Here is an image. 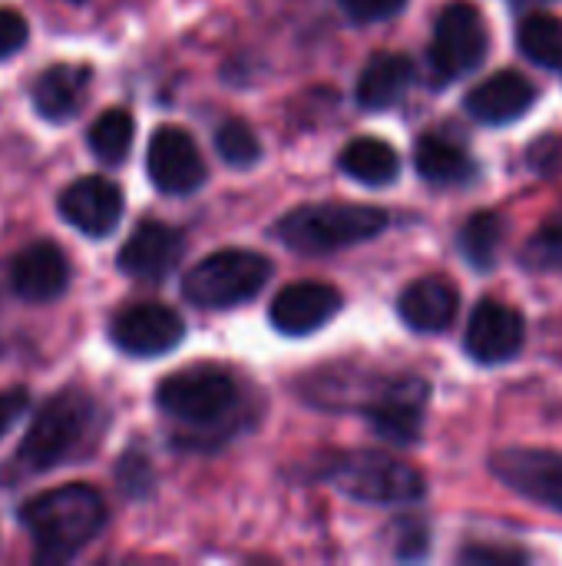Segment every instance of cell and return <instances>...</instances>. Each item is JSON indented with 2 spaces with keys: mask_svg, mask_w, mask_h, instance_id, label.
I'll use <instances>...</instances> for the list:
<instances>
[{
  "mask_svg": "<svg viewBox=\"0 0 562 566\" xmlns=\"http://www.w3.org/2000/svg\"><path fill=\"white\" fill-rule=\"evenodd\" d=\"M20 524L43 560H70L106 527V504L89 484H66L30 497L20 507Z\"/></svg>",
  "mask_w": 562,
  "mask_h": 566,
  "instance_id": "1",
  "label": "cell"
},
{
  "mask_svg": "<svg viewBox=\"0 0 562 566\" xmlns=\"http://www.w3.org/2000/svg\"><path fill=\"white\" fill-rule=\"evenodd\" d=\"M384 226H388V212L378 206L318 202V206H298L288 216H282L275 235L301 255H325L368 242L378 232H384Z\"/></svg>",
  "mask_w": 562,
  "mask_h": 566,
  "instance_id": "2",
  "label": "cell"
},
{
  "mask_svg": "<svg viewBox=\"0 0 562 566\" xmlns=\"http://www.w3.org/2000/svg\"><path fill=\"white\" fill-rule=\"evenodd\" d=\"M96 418V405L83 395V391H60L53 395L33 418L17 461L40 474V471H53L60 464H66L79 444L89 438V424Z\"/></svg>",
  "mask_w": 562,
  "mask_h": 566,
  "instance_id": "3",
  "label": "cell"
},
{
  "mask_svg": "<svg viewBox=\"0 0 562 566\" xmlns=\"http://www.w3.org/2000/svg\"><path fill=\"white\" fill-rule=\"evenodd\" d=\"M325 481L341 494L364 504H411L421 501L427 484L417 468L381 451H344L325 464Z\"/></svg>",
  "mask_w": 562,
  "mask_h": 566,
  "instance_id": "4",
  "label": "cell"
},
{
  "mask_svg": "<svg viewBox=\"0 0 562 566\" xmlns=\"http://www.w3.org/2000/svg\"><path fill=\"white\" fill-rule=\"evenodd\" d=\"M272 279V262L248 249H222L182 279V295L199 308H235L255 298Z\"/></svg>",
  "mask_w": 562,
  "mask_h": 566,
  "instance_id": "5",
  "label": "cell"
},
{
  "mask_svg": "<svg viewBox=\"0 0 562 566\" xmlns=\"http://www.w3.org/2000/svg\"><path fill=\"white\" fill-rule=\"evenodd\" d=\"M156 405L162 415L182 424H219L238 408V385L225 368L215 365H192L182 368L156 388Z\"/></svg>",
  "mask_w": 562,
  "mask_h": 566,
  "instance_id": "6",
  "label": "cell"
},
{
  "mask_svg": "<svg viewBox=\"0 0 562 566\" xmlns=\"http://www.w3.org/2000/svg\"><path fill=\"white\" fill-rule=\"evenodd\" d=\"M487 46H490V30L484 13L467 0H454L441 10L434 23L431 70L441 83L457 80L484 63Z\"/></svg>",
  "mask_w": 562,
  "mask_h": 566,
  "instance_id": "7",
  "label": "cell"
},
{
  "mask_svg": "<svg viewBox=\"0 0 562 566\" xmlns=\"http://www.w3.org/2000/svg\"><path fill=\"white\" fill-rule=\"evenodd\" d=\"M490 471L513 494L562 514V454L543 448H507L497 451Z\"/></svg>",
  "mask_w": 562,
  "mask_h": 566,
  "instance_id": "8",
  "label": "cell"
},
{
  "mask_svg": "<svg viewBox=\"0 0 562 566\" xmlns=\"http://www.w3.org/2000/svg\"><path fill=\"white\" fill-rule=\"evenodd\" d=\"M427 385L414 375L381 381L364 401V415L371 428L391 444H417L424 428Z\"/></svg>",
  "mask_w": 562,
  "mask_h": 566,
  "instance_id": "9",
  "label": "cell"
},
{
  "mask_svg": "<svg viewBox=\"0 0 562 566\" xmlns=\"http://www.w3.org/2000/svg\"><path fill=\"white\" fill-rule=\"evenodd\" d=\"M146 172L149 182L166 196H189L209 176L195 139L179 126H159L152 133L146 149Z\"/></svg>",
  "mask_w": 562,
  "mask_h": 566,
  "instance_id": "10",
  "label": "cell"
},
{
  "mask_svg": "<svg viewBox=\"0 0 562 566\" xmlns=\"http://www.w3.org/2000/svg\"><path fill=\"white\" fill-rule=\"evenodd\" d=\"M109 335L123 355L159 358L182 342L185 322L176 308H169L162 302H136L113 318Z\"/></svg>",
  "mask_w": 562,
  "mask_h": 566,
  "instance_id": "11",
  "label": "cell"
},
{
  "mask_svg": "<svg viewBox=\"0 0 562 566\" xmlns=\"http://www.w3.org/2000/svg\"><path fill=\"white\" fill-rule=\"evenodd\" d=\"M56 206H60V216L73 229H79L89 239H103L119 226L126 199H123V189L113 179H106V176H79L76 182H70L60 192Z\"/></svg>",
  "mask_w": 562,
  "mask_h": 566,
  "instance_id": "12",
  "label": "cell"
},
{
  "mask_svg": "<svg viewBox=\"0 0 562 566\" xmlns=\"http://www.w3.org/2000/svg\"><path fill=\"white\" fill-rule=\"evenodd\" d=\"M182 252H185V239L179 229L146 219L123 242L116 265L123 275L136 282H162L176 272V265L182 262Z\"/></svg>",
  "mask_w": 562,
  "mask_h": 566,
  "instance_id": "13",
  "label": "cell"
},
{
  "mask_svg": "<svg viewBox=\"0 0 562 566\" xmlns=\"http://www.w3.org/2000/svg\"><path fill=\"white\" fill-rule=\"evenodd\" d=\"M527 342V325H523V315L503 302H480L477 312L470 315V325H467V355L480 365H503L510 358L520 355Z\"/></svg>",
  "mask_w": 562,
  "mask_h": 566,
  "instance_id": "14",
  "label": "cell"
},
{
  "mask_svg": "<svg viewBox=\"0 0 562 566\" xmlns=\"http://www.w3.org/2000/svg\"><path fill=\"white\" fill-rule=\"evenodd\" d=\"M341 305H344V298L335 285L298 282L275 295L268 318H272V328H278L282 335H311V332L325 328L341 312Z\"/></svg>",
  "mask_w": 562,
  "mask_h": 566,
  "instance_id": "15",
  "label": "cell"
},
{
  "mask_svg": "<svg viewBox=\"0 0 562 566\" xmlns=\"http://www.w3.org/2000/svg\"><path fill=\"white\" fill-rule=\"evenodd\" d=\"M70 285V265L53 242H30L10 262V289L23 302H53Z\"/></svg>",
  "mask_w": 562,
  "mask_h": 566,
  "instance_id": "16",
  "label": "cell"
},
{
  "mask_svg": "<svg viewBox=\"0 0 562 566\" xmlns=\"http://www.w3.org/2000/svg\"><path fill=\"white\" fill-rule=\"evenodd\" d=\"M537 103V86L517 73V70H500L490 80H484L480 86H474L464 99L467 113L477 123L487 126H507L517 123L530 106Z\"/></svg>",
  "mask_w": 562,
  "mask_h": 566,
  "instance_id": "17",
  "label": "cell"
},
{
  "mask_svg": "<svg viewBox=\"0 0 562 566\" xmlns=\"http://www.w3.org/2000/svg\"><path fill=\"white\" fill-rule=\"evenodd\" d=\"M89 66L83 63H53L50 70H43L33 83V109L40 119L46 123H66L79 113V106L86 103V90H89Z\"/></svg>",
  "mask_w": 562,
  "mask_h": 566,
  "instance_id": "18",
  "label": "cell"
},
{
  "mask_svg": "<svg viewBox=\"0 0 562 566\" xmlns=\"http://www.w3.org/2000/svg\"><path fill=\"white\" fill-rule=\"evenodd\" d=\"M457 308H460L457 289L434 275L411 282L397 298V312L404 325L414 332H444L457 318Z\"/></svg>",
  "mask_w": 562,
  "mask_h": 566,
  "instance_id": "19",
  "label": "cell"
},
{
  "mask_svg": "<svg viewBox=\"0 0 562 566\" xmlns=\"http://www.w3.org/2000/svg\"><path fill=\"white\" fill-rule=\"evenodd\" d=\"M414 83V63L404 53H378L358 80V103L364 109H391Z\"/></svg>",
  "mask_w": 562,
  "mask_h": 566,
  "instance_id": "20",
  "label": "cell"
},
{
  "mask_svg": "<svg viewBox=\"0 0 562 566\" xmlns=\"http://www.w3.org/2000/svg\"><path fill=\"white\" fill-rule=\"evenodd\" d=\"M414 163H417V172L434 186H460L477 176V163L470 159V153L441 133H427L417 139Z\"/></svg>",
  "mask_w": 562,
  "mask_h": 566,
  "instance_id": "21",
  "label": "cell"
},
{
  "mask_svg": "<svg viewBox=\"0 0 562 566\" xmlns=\"http://www.w3.org/2000/svg\"><path fill=\"white\" fill-rule=\"evenodd\" d=\"M341 169L361 186H388L401 172V159L391 143L378 136H358L341 153Z\"/></svg>",
  "mask_w": 562,
  "mask_h": 566,
  "instance_id": "22",
  "label": "cell"
},
{
  "mask_svg": "<svg viewBox=\"0 0 562 566\" xmlns=\"http://www.w3.org/2000/svg\"><path fill=\"white\" fill-rule=\"evenodd\" d=\"M132 136H136V123L129 109H106L96 116V123L89 126V153L103 163V166H119L129 149H132Z\"/></svg>",
  "mask_w": 562,
  "mask_h": 566,
  "instance_id": "23",
  "label": "cell"
},
{
  "mask_svg": "<svg viewBox=\"0 0 562 566\" xmlns=\"http://www.w3.org/2000/svg\"><path fill=\"white\" fill-rule=\"evenodd\" d=\"M517 43L527 60L547 66V70H562V20L550 13H530L520 30Z\"/></svg>",
  "mask_w": 562,
  "mask_h": 566,
  "instance_id": "24",
  "label": "cell"
},
{
  "mask_svg": "<svg viewBox=\"0 0 562 566\" xmlns=\"http://www.w3.org/2000/svg\"><path fill=\"white\" fill-rule=\"evenodd\" d=\"M503 242V222L497 212H474L460 229V252L474 269H490Z\"/></svg>",
  "mask_w": 562,
  "mask_h": 566,
  "instance_id": "25",
  "label": "cell"
},
{
  "mask_svg": "<svg viewBox=\"0 0 562 566\" xmlns=\"http://www.w3.org/2000/svg\"><path fill=\"white\" fill-rule=\"evenodd\" d=\"M215 149L229 166H255L262 159V143L255 136V129L242 119H225L215 129Z\"/></svg>",
  "mask_w": 562,
  "mask_h": 566,
  "instance_id": "26",
  "label": "cell"
},
{
  "mask_svg": "<svg viewBox=\"0 0 562 566\" xmlns=\"http://www.w3.org/2000/svg\"><path fill=\"white\" fill-rule=\"evenodd\" d=\"M520 262L527 269H537V272H550V269H562V209L553 212L540 232L523 245V255Z\"/></svg>",
  "mask_w": 562,
  "mask_h": 566,
  "instance_id": "27",
  "label": "cell"
},
{
  "mask_svg": "<svg viewBox=\"0 0 562 566\" xmlns=\"http://www.w3.org/2000/svg\"><path fill=\"white\" fill-rule=\"evenodd\" d=\"M527 163L540 172V176H560L562 172V133H543L540 139H533Z\"/></svg>",
  "mask_w": 562,
  "mask_h": 566,
  "instance_id": "28",
  "label": "cell"
},
{
  "mask_svg": "<svg viewBox=\"0 0 562 566\" xmlns=\"http://www.w3.org/2000/svg\"><path fill=\"white\" fill-rule=\"evenodd\" d=\"M404 7H407V0H341V10L354 23H378V20L401 13Z\"/></svg>",
  "mask_w": 562,
  "mask_h": 566,
  "instance_id": "29",
  "label": "cell"
},
{
  "mask_svg": "<svg viewBox=\"0 0 562 566\" xmlns=\"http://www.w3.org/2000/svg\"><path fill=\"white\" fill-rule=\"evenodd\" d=\"M26 33H30V27H26L23 13L13 10V7H0V60H7L17 50H23Z\"/></svg>",
  "mask_w": 562,
  "mask_h": 566,
  "instance_id": "30",
  "label": "cell"
},
{
  "mask_svg": "<svg viewBox=\"0 0 562 566\" xmlns=\"http://www.w3.org/2000/svg\"><path fill=\"white\" fill-rule=\"evenodd\" d=\"M119 481H123V491L126 494H146L149 491V481H152V474H149V464L142 461V458H123V464H119Z\"/></svg>",
  "mask_w": 562,
  "mask_h": 566,
  "instance_id": "31",
  "label": "cell"
},
{
  "mask_svg": "<svg viewBox=\"0 0 562 566\" xmlns=\"http://www.w3.org/2000/svg\"><path fill=\"white\" fill-rule=\"evenodd\" d=\"M30 405V395L23 388H13V391H0V438L23 418Z\"/></svg>",
  "mask_w": 562,
  "mask_h": 566,
  "instance_id": "32",
  "label": "cell"
},
{
  "mask_svg": "<svg viewBox=\"0 0 562 566\" xmlns=\"http://www.w3.org/2000/svg\"><path fill=\"white\" fill-rule=\"evenodd\" d=\"M464 560L467 564H520L527 560V554L507 551V547H474V551H464Z\"/></svg>",
  "mask_w": 562,
  "mask_h": 566,
  "instance_id": "33",
  "label": "cell"
}]
</instances>
